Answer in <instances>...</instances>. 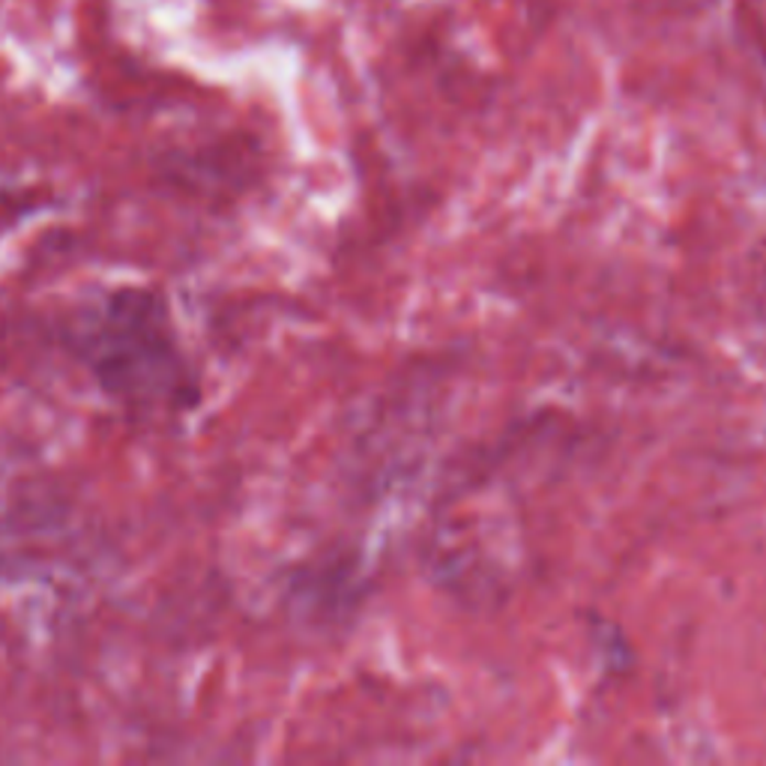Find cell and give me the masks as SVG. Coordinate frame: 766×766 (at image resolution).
Segmentation results:
<instances>
[{
	"mask_svg": "<svg viewBox=\"0 0 766 766\" xmlns=\"http://www.w3.org/2000/svg\"><path fill=\"white\" fill-rule=\"evenodd\" d=\"M81 357L120 398H180L189 374L168 330L162 303L147 291H120L81 327Z\"/></svg>",
	"mask_w": 766,
	"mask_h": 766,
	"instance_id": "obj_1",
	"label": "cell"
}]
</instances>
